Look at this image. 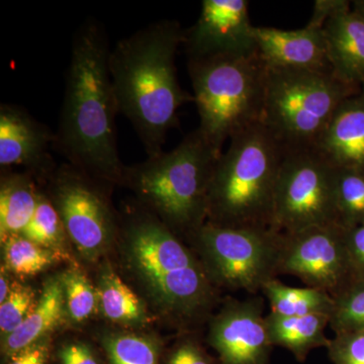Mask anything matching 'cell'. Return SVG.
Here are the masks:
<instances>
[{
    "instance_id": "obj_5",
    "label": "cell",
    "mask_w": 364,
    "mask_h": 364,
    "mask_svg": "<svg viewBox=\"0 0 364 364\" xmlns=\"http://www.w3.org/2000/svg\"><path fill=\"white\" fill-rule=\"evenodd\" d=\"M188 64L200 116L196 130L222 154L227 141L260 123L267 66L257 51L188 59Z\"/></svg>"
},
{
    "instance_id": "obj_26",
    "label": "cell",
    "mask_w": 364,
    "mask_h": 364,
    "mask_svg": "<svg viewBox=\"0 0 364 364\" xmlns=\"http://www.w3.org/2000/svg\"><path fill=\"white\" fill-rule=\"evenodd\" d=\"M6 267L21 277H30L50 267L58 257L54 251L28 240L23 236L11 237L4 242Z\"/></svg>"
},
{
    "instance_id": "obj_20",
    "label": "cell",
    "mask_w": 364,
    "mask_h": 364,
    "mask_svg": "<svg viewBox=\"0 0 364 364\" xmlns=\"http://www.w3.org/2000/svg\"><path fill=\"white\" fill-rule=\"evenodd\" d=\"M33 176L26 173L6 174L0 189V236L2 243L11 237L21 236L32 220L39 202L40 193Z\"/></svg>"
},
{
    "instance_id": "obj_2",
    "label": "cell",
    "mask_w": 364,
    "mask_h": 364,
    "mask_svg": "<svg viewBox=\"0 0 364 364\" xmlns=\"http://www.w3.org/2000/svg\"><path fill=\"white\" fill-rule=\"evenodd\" d=\"M186 31L176 21H157L117 43L109 69L119 114L135 129L148 157L163 152L177 112L193 95L177 78L176 59Z\"/></svg>"
},
{
    "instance_id": "obj_18",
    "label": "cell",
    "mask_w": 364,
    "mask_h": 364,
    "mask_svg": "<svg viewBox=\"0 0 364 364\" xmlns=\"http://www.w3.org/2000/svg\"><path fill=\"white\" fill-rule=\"evenodd\" d=\"M330 323V316L315 314L306 316H279L269 313L265 316L267 334L272 346H280L294 354L299 363H304L310 352L326 347L330 339L325 330Z\"/></svg>"
},
{
    "instance_id": "obj_27",
    "label": "cell",
    "mask_w": 364,
    "mask_h": 364,
    "mask_svg": "<svg viewBox=\"0 0 364 364\" xmlns=\"http://www.w3.org/2000/svg\"><path fill=\"white\" fill-rule=\"evenodd\" d=\"M65 228L58 210L49 198L41 193L35 214L21 236L42 247H51L62 240Z\"/></svg>"
},
{
    "instance_id": "obj_17",
    "label": "cell",
    "mask_w": 364,
    "mask_h": 364,
    "mask_svg": "<svg viewBox=\"0 0 364 364\" xmlns=\"http://www.w3.org/2000/svg\"><path fill=\"white\" fill-rule=\"evenodd\" d=\"M315 149L334 168L364 172V93L340 105Z\"/></svg>"
},
{
    "instance_id": "obj_1",
    "label": "cell",
    "mask_w": 364,
    "mask_h": 364,
    "mask_svg": "<svg viewBox=\"0 0 364 364\" xmlns=\"http://www.w3.org/2000/svg\"><path fill=\"white\" fill-rule=\"evenodd\" d=\"M105 26L87 18L71 46L65 92L53 150L67 163L105 182H122L124 165L117 150L119 112Z\"/></svg>"
},
{
    "instance_id": "obj_30",
    "label": "cell",
    "mask_w": 364,
    "mask_h": 364,
    "mask_svg": "<svg viewBox=\"0 0 364 364\" xmlns=\"http://www.w3.org/2000/svg\"><path fill=\"white\" fill-rule=\"evenodd\" d=\"M327 349L334 364H364V331L335 335Z\"/></svg>"
},
{
    "instance_id": "obj_16",
    "label": "cell",
    "mask_w": 364,
    "mask_h": 364,
    "mask_svg": "<svg viewBox=\"0 0 364 364\" xmlns=\"http://www.w3.org/2000/svg\"><path fill=\"white\" fill-rule=\"evenodd\" d=\"M327 57L333 75L344 85L364 90V21L349 2L326 21Z\"/></svg>"
},
{
    "instance_id": "obj_29",
    "label": "cell",
    "mask_w": 364,
    "mask_h": 364,
    "mask_svg": "<svg viewBox=\"0 0 364 364\" xmlns=\"http://www.w3.org/2000/svg\"><path fill=\"white\" fill-rule=\"evenodd\" d=\"M33 301L35 294L32 287L14 282L9 296L0 304V331L4 339L23 324L35 306Z\"/></svg>"
},
{
    "instance_id": "obj_35",
    "label": "cell",
    "mask_w": 364,
    "mask_h": 364,
    "mask_svg": "<svg viewBox=\"0 0 364 364\" xmlns=\"http://www.w3.org/2000/svg\"><path fill=\"white\" fill-rule=\"evenodd\" d=\"M11 289L9 287V282H7V277L6 272L2 270L1 277H0V304L4 303V301L9 296Z\"/></svg>"
},
{
    "instance_id": "obj_4",
    "label": "cell",
    "mask_w": 364,
    "mask_h": 364,
    "mask_svg": "<svg viewBox=\"0 0 364 364\" xmlns=\"http://www.w3.org/2000/svg\"><path fill=\"white\" fill-rule=\"evenodd\" d=\"M221 155L196 130L169 152L124 166L122 182H127L167 227L193 235L207 223L208 191Z\"/></svg>"
},
{
    "instance_id": "obj_15",
    "label": "cell",
    "mask_w": 364,
    "mask_h": 364,
    "mask_svg": "<svg viewBox=\"0 0 364 364\" xmlns=\"http://www.w3.org/2000/svg\"><path fill=\"white\" fill-rule=\"evenodd\" d=\"M323 28L310 23L296 31L254 26L256 51L268 68L331 70Z\"/></svg>"
},
{
    "instance_id": "obj_13",
    "label": "cell",
    "mask_w": 364,
    "mask_h": 364,
    "mask_svg": "<svg viewBox=\"0 0 364 364\" xmlns=\"http://www.w3.org/2000/svg\"><path fill=\"white\" fill-rule=\"evenodd\" d=\"M263 305L257 296L231 301L213 320L208 343L217 351L220 364H269L273 346Z\"/></svg>"
},
{
    "instance_id": "obj_28",
    "label": "cell",
    "mask_w": 364,
    "mask_h": 364,
    "mask_svg": "<svg viewBox=\"0 0 364 364\" xmlns=\"http://www.w3.org/2000/svg\"><path fill=\"white\" fill-rule=\"evenodd\" d=\"M67 312L74 322H82L95 312L98 303L90 280L79 270H69L62 277Z\"/></svg>"
},
{
    "instance_id": "obj_14",
    "label": "cell",
    "mask_w": 364,
    "mask_h": 364,
    "mask_svg": "<svg viewBox=\"0 0 364 364\" xmlns=\"http://www.w3.org/2000/svg\"><path fill=\"white\" fill-rule=\"evenodd\" d=\"M55 133L20 105H0V167L21 166L37 177H49L56 168L50 150Z\"/></svg>"
},
{
    "instance_id": "obj_12",
    "label": "cell",
    "mask_w": 364,
    "mask_h": 364,
    "mask_svg": "<svg viewBox=\"0 0 364 364\" xmlns=\"http://www.w3.org/2000/svg\"><path fill=\"white\" fill-rule=\"evenodd\" d=\"M253 28L246 0H203L195 26L186 31L183 45L188 59L253 54Z\"/></svg>"
},
{
    "instance_id": "obj_31",
    "label": "cell",
    "mask_w": 364,
    "mask_h": 364,
    "mask_svg": "<svg viewBox=\"0 0 364 364\" xmlns=\"http://www.w3.org/2000/svg\"><path fill=\"white\" fill-rule=\"evenodd\" d=\"M164 364H220L195 340L186 339L170 351Z\"/></svg>"
},
{
    "instance_id": "obj_9",
    "label": "cell",
    "mask_w": 364,
    "mask_h": 364,
    "mask_svg": "<svg viewBox=\"0 0 364 364\" xmlns=\"http://www.w3.org/2000/svg\"><path fill=\"white\" fill-rule=\"evenodd\" d=\"M334 181V167L315 148L287 152L275 188L273 231L337 224Z\"/></svg>"
},
{
    "instance_id": "obj_33",
    "label": "cell",
    "mask_w": 364,
    "mask_h": 364,
    "mask_svg": "<svg viewBox=\"0 0 364 364\" xmlns=\"http://www.w3.org/2000/svg\"><path fill=\"white\" fill-rule=\"evenodd\" d=\"M60 364H100L95 352L88 345L69 343L58 351Z\"/></svg>"
},
{
    "instance_id": "obj_10",
    "label": "cell",
    "mask_w": 364,
    "mask_h": 364,
    "mask_svg": "<svg viewBox=\"0 0 364 364\" xmlns=\"http://www.w3.org/2000/svg\"><path fill=\"white\" fill-rule=\"evenodd\" d=\"M279 274L299 277L332 298L338 294L353 280L344 228L322 225L282 234Z\"/></svg>"
},
{
    "instance_id": "obj_34",
    "label": "cell",
    "mask_w": 364,
    "mask_h": 364,
    "mask_svg": "<svg viewBox=\"0 0 364 364\" xmlns=\"http://www.w3.org/2000/svg\"><path fill=\"white\" fill-rule=\"evenodd\" d=\"M49 358V342L44 339L14 353L7 364H48Z\"/></svg>"
},
{
    "instance_id": "obj_11",
    "label": "cell",
    "mask_w": 364,
    "mask_h": 364,
    "mask_svg": "<svg viewBox=\"0 0 364 364\" xmlns=\"http://www.w3.org/2000/svg\"><path fill=\"white\" fill-rule=\"evenodd\" d=\"M49 177V200L58 210L66 233L81 253L95 257L107 246L114 227L111 208L95 184L100 179L67 162Z\"/></svg>"
},
{
    "instance_id": "obj_25",
    "label": "cell",
    "mask_w": 364,
    "mask_h": 364,
    "mask_svg": "<svg viewBox=\"0 0 364 364\" xmlns=\"http://www.w3.org/2000/svg\"><path fill=\"white\" fill-rule=\"evenodd\" d=\"M329 326L337 334L364 331V279H353L333 296Z\"/></svg>"
},
{
    "instance_id": "obj_3",
    "label": "cell",
    "mask_w": 364,
    "mask_h": 364,
    "mask_svg": "<svg viewBox=\"0 0 364 364\" xmlns=\"http://www.w3.org/2000/svg\"><path fill=\"white\" fill-rule=\"evenodd\" d=\"M286 153L261 123L232 138L213 172L207 223L272 229L275 188Z\"/></svg>"
},
{
    "instance_id": "obj_32",
    "label": "cell",
    "mask_w": 364,
    "mask_h": 364,
    "mask_svg": "<svg viewBox=\"0 0 364 364\" xmlns=\"http://www.w3.org/2000/svg\"><path fill=\"white\" fill-rule=\"evenodd\" d=\"M345 240L353 279H364V223L345 229Z\"/></svg>"
},
{
    "instance_id": "obj_7",
    "label": "cell",
    "mask_w": 364,
    "mask_h": 364,
    "mask_svg": "<svg viewBox=\"0 0 364 364\" xmlns=\"http://www.w3.org/2000/svg\"><path fill=\"white\" fill-rule=\"evenodd\" d=\"M355 90L331 70L267 67L260 123L286 152L314 149L340 105Z\"/></svg>"
},
{
    "instance_id": "obj_23",
    "label": "cell",
    "mask_w": 364,
    "mask_h": 364,
    "mask_svg": "<svg viewBox=\"0 0 364 364\" xmlns=\"http://www.w3.org/2000/svg\"><path fill=\"white\" fill-rule=\"evenodd\" d=\"M335 212L344 229L364 223V172L335 168Z\"/></svg>"
},
{
    "instance_id": "obj_36",
    "label": "cell",
    "mask_w": 364,
    "mask_h": 364,
    "mask_svg": "<svg viewBox=\"0 0 364 364\" xmlns=\"http://www.w3.org/2000/svg\"><path fill=\"white\" fill-rule=\"evenodd\" d=\"M353 11L364 21V0L354 2Z\"/></svg>"
},
{
    "instance_id": "obj_8",
    "label": "cell",
    "mask_w": 364,
    "mask_h": 364,
    "mask_svg": "<svg viewBox=\"0 0 364 364\" xmlns=\"http://www.w3.org/2000/svg\"><path fill=\"white\" fill-rule=\"evenodd\" d=\"M213 284L252 294L279 275L282 234L205 223L193 234Z\"/></svg>"
},
{
    "instance_id": "obj_6",
    "label": "cell",
    "mask_w": 364,
    "mask_h": 364,
    "mask_svg": "<svg viewBox=\"0 0 364 364\" xmlns=\"http://www.w3.org/2000/svg\"><path fill=\"white\" fill-rule=\"evenodd\" d=\"M128 240L134 267L166 312L182 323L208 313L215 301L214 284L166 225L140 215L130 223Z\"/></svg>"
},
{
    "instance_id": "obj_24",
    "label": "cell",
    "mask_w": 364,
    "mask_h": 364,
    "mask_svg": "<svg viewBox=\"0 0 364 364\" xmlns=\"http://www.w3.org/2000/svg\"><path fill=\"white\" fill-rule=\"evenodd\" d=\"M109 364H161V349L154 339L136 334H117L102 340Z\"/></svg>"
},
{
    "instance_id": "obj_19",
    "label": "cell",
    "mask_w": 364,
    "mask_h": 364,
    "mask_svg": "<svg viewBox=\"0 0 364 364\" xmlns=\"http://www.w3.org/2000/svg\"><path fill=\"white\" fill-rule=\"evenodd\" d=\"M65 310V296L62 279H51L46 284L37 305L23 324L4 338L2 352L7 358L16 352L37 343L59 324Z\"/></svg>"
},
{
    "instance_id": "obj_21",
    "label": "cell",
    "mask_w": 364,
    "mask_h": 364,
    "mask_svg": "<svg viewBox=\"0 0 364 364\" xmlns=\"http://www.w3.org/2000/svg\"><path fill=\"white\" fill-rule=\"evenodd\" d=\"M272 312L279 316L331 315L334 301L329 294L315 287L286 286L279 279L269 280L263 287Z\"/></svg>"
},
{
    "instance_id": "obj_22",
    "label": "cell",
    "mask_w": 364,
    "mask_h": 364,
    "mask_svg": "<svg viewBox=\"0 0 364 364\" xmlns=\"http://www.w3.org/2000/svg\"><path fill=\"white\" fill-rule=\"evenodd\" d=\"M97 293L100 309L109 320L128 325L142 324L145 321L140 299L111 268L102 273Z\"/></svg>"
}]
</instances>
